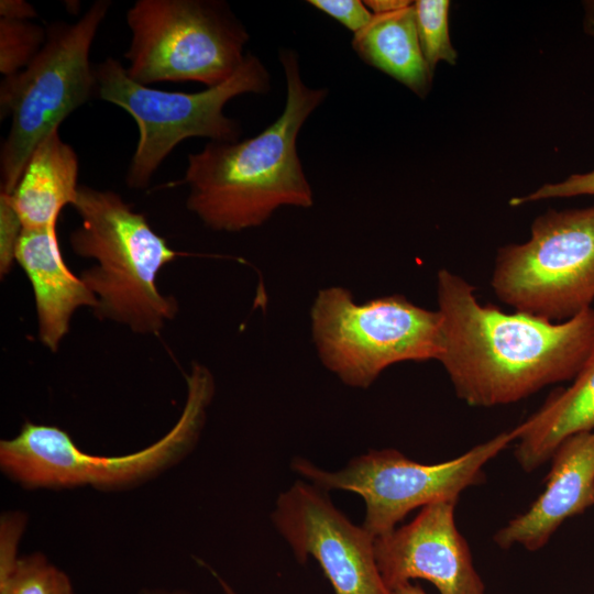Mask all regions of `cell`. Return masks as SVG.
<instances>
[{"instance_id":"6da1fadb","label":"cell","mask_w":594,"mask_h":594,"mask_svg":"<svg viewBox=\"0 0 594 594\" xmlns=\"http://www.w3.org/2000/svg\"><path fill=\"white\" fill-rule=\"evenodd\" d=\"M441 316L439 362L457 396L470 406L495 407L572 381L594 343V309L551 321L482 304L475 287L442 268L436 280Z\"/></svg>"},{"instance_id":"7a4b0ae2","label":"cell","mask_w":594,"mask_h":594,"mask_svg":"<svg viewBox=\"0 0 594 594\" xmlns=\"http://www.w3.org/2000/svg\"><path fill=\"white\" fill-rule=\"evenodd\" d=\"M286 79L282 114L261 133L237 142H209L187 157L182 184L187 209L209 229L239 232L265 223L280 207L310 208L311 186L297 152L302 124L324 100L308 87L293 50H280Z\"/></svg>"},{"instance_id":"3957f363","label":"cell","mask_w":594,"mask_h":594,"mask_svg":"<svg viewBox=\"0 0 594 594\" xmlns=\"http://www.w3.org/2000/svg\"><path fill=\"white\" fill-rule=\"evenodd\" d=\"M80 226L69 245L96 264L79 277L95 295L99 320H110L143 336H158L178 312V302L157 286L160 271L178 253L112 190L79 186L72 206Z\"/></svg>"},{"instance_id":"277c9868","label":"cell","mask_w":594,"mask_h":594,"mask_svg":"<svg viewBox=\"0 0 594 594\" xmlns=\"http://www.w3.org/2000/svg\"><path fill=\"white\" fill-rule=\"evenodd\" d=\"M187 397L175 426L161 439L124 455L82 451L57 426L25 421L16 436L0 441V468L24 488L90 486L123 491L145 483L182 461L195 447L215 394V380L202 364L186 375Z\"/></svg>"},{"instance_id":"5b68a950","label":"cell","mask_w":594,"mask_h":594,"mask_svg":"<svg viewBox=\"0 0 594 594\" xmlns=\"http://www.w3.org/2000/svg\"><path fill=\"white\" fill-rule=\"evenodd\" d=\"M111 7L97 0L74 23L54 22L35 58L0 85V120L11 125L0 152L1 191L11 195L35 147L97 92L89 55Z\"/></svg>"},{"instance_id":"8992f818","label":"cell","mask_w":594,"mask_h":594,"mask_svg":"<svg viewBox=\"0 0 594 594\" xmlns=\"http://www.w3.org/2000/svg\"><path fill=\"white\" fill-rule=\"evenodd\" d=\"M95 70L96 96L123 109L138 125L139 139L125 177L132 189L145 188L163 161L186 139L239 141L241 128L224 114V106L240 95H263L271 89L268 70L251 53L224 82L197 92L166 91L136 82L114 57H107Z\"/></svg>"},{"instance_id":"52a82bcc","label":"cell","mask_w":594,"mask_h":594,"mask_svg":"<svg viewBox=\"0 0 594 594\" xmlns=\"http://www.w3.org/2000/svg\"><path fill=\"white\" fill-rule=\"evenodd\" d=\"M312 341L321 363L345 385L371 386L400 362L439 360L441 316L404 295L355 302L341 286L318 292L310 310Z\"/></svg>"},{"instance_id":"ba28073f","label":"cell","mask_w":594,"mask_h":594,"mask_svg":"<svg viewBox=\"0 0 594 594\" xmlns=\"http://www.w3.org/2000/svg\"><path fill=\"white\" fill-rule=\"evenodd\" d=\"M124 53L131 79L142 85L197 81L215 87L243 63L249 33L219 0H138L127 11Z\"/></svg>"},{"instance_id":"9c48e42d","label":"cell","mask_w":594,"mask_h":594,"mask_svg":"<svg viewBox=\"0 0 594 594\" xmlns=\"http://www.w3.org/2000/svg\"><path fill=\"white\" fill-rule=\"evenodd\" d=\"M491 286L514 310L551 321L592 308L594 205L537 217L529 240L498 251Z\"/></svg>"},{"instance_id":"30bf717a","label":"cell","mask_w":594,"mask_h":594,"mask_svg":"<svg viewBox=\"0 0 594 594\" xmlns=\"http://www.w3.org/2000/svg\"><path fill=\"white\" fill-rule=\"evenodd\" d=\"M516 440L515 430L503 431L462 455L437 464L415 462L394 449L372 450L338 472L323 471L296 458L293 469L318 487L361 495L366 506L363 527L380 537L395 529L417 507L458 502L468 487L483 482L484 465Z\"/></svg>"},{"instance_id":"8fae6325","label":"cell","mask_w":594,"mask_h":594,"mask_svg":"<svg viewBox=\"0 0 594 594\" xmlns=\"http://www.w3.org/2000/svg\"><path fill=\"white\" fill-rule=\"evenodd\" d=\"M315 484L296 482L276 502L273 521L299 562L312 556L336 594H389L378 571L373 537L353 525Z\"/></svg>"},{"instance_id":"7c38bea8","label":"cell","mask_w":594,"mask_h":594,"mask_svg":"<svg viewBox=\"0 0 594 594\" xmlns=\"http://www.w3.org/2000/svg\"><path fill=\"white\" fill-rule=\"evenodd\" d=\"M455 504H429L409 524L375 538L376 564L388 590L422 579L440 594H485L469 544L454 521Z\"/></svg>"},{"instance_id":"4fadbf2b","label":"cell","mask_w":594,"mask_h":594,"mask_svg":"<svg viewBox=\"0 0 594 594\" xmlns=\"http://www.w3.org/2000/svg\"><path fill=\"white\" fill-rule=\"evenodd\" d=\"M550 459L544 491L529 509L495 534L499 547L520 544L538 550L568 518L594 505V429L566 437Z\"/></svg>"},{"instance_id":"5bb4252c","label":"cell","mask_w":594,"mask_h":594,"mask_svg":"<svg viewBox=\"0 0 594 594\" xmlns=\"http://www.w3.org/2000/svg\"><path fill=\"white\" fill-rule=\"evenodd\" d=\"M14 261L25 273L35 300L37 336L50 351L57 352L69 332L74 314L82 307L92 311L97 299L79 276L66 265L57 226L21 230Z\"/></svg>"},{"instance_id":"9a60e30c","label":"cell","mask_w":594,"mask_h":594,"mask_svg":"<svg viewBox=\"0 0 594 594\" xmlns=\"http://www.w3.org/2000/svg\"><path fill=\"white\" fill-rule=\"evenodd\" d=\"M78 170V156L58 130L35 147L10 195L23 230L57 226L62 209L77 198Z\"/></svg>"},{"instance_id":"2e32d148","label":"cell","mask_w":594,"mask_h":594,"mask_svg":"<svg viewBox=\"0 0 594 594\" xmlns=\"http://www.w3.org/2000/svg\"><path fill=\"white\" fill-rule=\"evenodd\" d=\"M594 429V343L569 387L551 394L546 403L516 428L515 457L531 472L550 460L566 437Z\"/></svg>"},{"instance_id":"e0dca14e","label":"cell","mask_w":594,"mask_h":594,"mask_svg":"<svg viewBox=\"0 0 594 594\" xmlns=\"http://www.w3.org/2000/svg\"><path fill=\"white\" fill-rule=\"evenodd\" d=\"M352 46L365 63L417 95L428 91L431 72L419 45L413 3L394 12L373 14L371 23L354 34Z\"/></svg>"},{"instance_id":"ac0fdd59","label":"cell","mask_w":594,"mask_h":594,"mask_svg":"<svg viewBox=\"0 0 594 594\" xmlns=\"http://www.w3.org/2000/svg\"><path fill=\"white\" fill-rule=\"evenodd\" d=\"M419 45L429 70L439 62L454 64L457 52L449 36L447 0H417L413 3Z\"/></svg>"},{"instance_id":"d6986e66","label":"cell","mask_w":594,"mask_h":594,"mask_svg":"<svg viewBox=\"0 0 594 594\" xmlns=\"http://www.w3.org/2000/svg\"><path fill=\"white\" fill-rule=\"evenodd\" d=\"M0 594H74L68 575L42 553L19 558L10 574L0 580Z\"/></svg>"},{"instance_id":"ffe728a7","label":"cell","mask_w":594,"mask_h":594,"mask_svg":"<svg viewBox=\"0 0 594 594\" xmlns=\"http://www.w3.org/2000/svg\"><path fill=\"white\" fill-rule=\"evenodd\" d=\"M46 29L31 22L0 19V73L3 77L23 70L40 53Z\"/></svg>"},{"instance_id":"44dd1931","label":"cell","mask_w":594,"mask_h":594,"mask_svg":"<svg viewBox=\"0 0 594 594\" xmlns=\"http://www.w3.org/2000/svg\"><path fill=\"white\" fill-rule=\"evenodd\" d=\"M580 195H594V170L573 174L562 182L543 185L528 196L513 198L509 204L512 206H519L530 201L568 198Z\"/></svg>"},{"instance_id":"7402d4cb","label":"cell","mask_w":594,"mask_h":594,"mask_svg":"<svg viewBox=\"0 0 594 594\" xmlns=\"http://www.w3.org/2000/svg\"><path fill=\"white\" fill-rule=\"evenodd\" d=\"M309 4L330 15L354 34L364 30L372 21L373 13L360 0H309Z\"/></svg>"},{"instance_id":"603a6c76","label":"cell","mask_w":594,"mask_h":594,"mask_svg":"<svg viewBox=\"0 0 594 594\" xmlns=\"http://www.w3.org/2000/svg\"><path fill=\"white\" fill-rule=\"evenodd\" d=\"M22 226L12 207L9 194L0 191V273L6 276L14 261Z\"/></svg>"},{"instance_id":"cb8c5ba5","label":"cell","mask_w":594,"mask_h":594,"mask_svg":"<svg viewBox=\"0 0 594 594\" xmlns=\"http://www.w3.org/2000/svg\"><path fill=\"white\" fill-rule=\"evenodd\" d=\"M26 526V517L20 512L7 513L0 524V580L7 578L16 564L18 544Z\"/></svg>"},{"instance_id":"d4e9b609","label":"cell","mask_w":594,"mask_h":594,"mask_svg":"<svg viewBox=\"0 0 594 594\" xmlns=\"http://www.w3.org/2000/svg\"><path fill=\"white\" fill-rule=\"evenodd\" d=\"M37 15L35 8L24 0L0 1V16L3 19L30 21Z\"/></svg>"},{"instance_id":"484cf974","label":"cell","mask_w":594,"mask_h":594,"mask_svg":"<svg viewBox=\"0 0 594 594\" xmlns=\"http://www.w3.org/2000/svg\"><path fill=\"white\" fill-rule=\"evenodd\" d=\"M364 4L373 14H385L404 9L411 2L406 0H366Z\"/></svg>"},{"instance_id":"4316f807","label":"cell","mask_w":594,"mask_h":594,"mask_svg":"<svg viewBox=\"0 0 594 594\" xmlns=\"http://www.w3.org/2000/svg\"><path fill=\"white\" fill-rule=\"evenodd\" d=\"M389 594H426V593L419 585H414L410 582H406L391 588Z\"/></svg>"},{"instance_id":"83f0119b","label":"cell","mask_w":594,"mask_h":594,"mask_svg":"<svg viewBox=\"0 0 594 594\" xmlns=\"http://www.w3.org/2000/svg\"><path fill=\"white\" fill-rule=\"evenodd\" d=\"M142 594H189V593L184 592V591H173V592H167V591H144Z\"/></svg>"},{"instance_id":"f1b7e54d","label":"cell","mask_w":594,"mask_h":594,"mask_svg":"<svg viewBox=\"0 0 594 594\" xmlns=\"http://www.w3.org/2000/svg\"><path fill=\"white\" fill-rule=\"evenodd\" d=\"M224 594H237L230 586L228 583H226L222 579H220L219 576H217Z\"/></svg>"}]
</instances>
